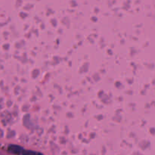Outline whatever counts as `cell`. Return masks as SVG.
I'll list each match as a JSON object with an SVG mask.
<instances>
[{
	"instance_id": "6da1fadb",
	"label": "cell",
	"mask_w": 155,
	"mask_h": 155,
	"mask_svg": "<svg viewBox=\"0 0 155 155\" xmlns=\"http://www.w3.org/2000/svg\"><path fill=\"white\" fill-rule=\"evenodd\" d=\"M23 148L21 147L18 146V145H11L8 146V151L9 152L15 154H22Z\"/></svg>"
},
{
	"instance_id": "7a4b0ae2",
	"label": "cell",
	"mask_w": 155,
	"mask_h": 155,
	"mask_svg": "<svg viewBox=\"0 0 155 155\" xmlns=\"http://www.w3.org/2000/svg\"><path fill=\"white\" fill-rule=\"evenodd\" d=\"M22 155H43L42 153L37 152V151H30V150H23Z\"/></svg>"
}]
</instances>
